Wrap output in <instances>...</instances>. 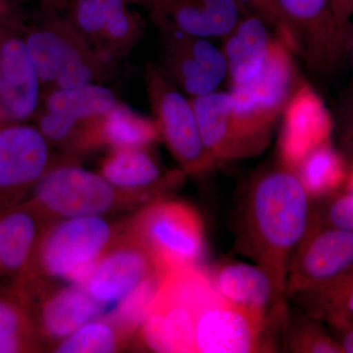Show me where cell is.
<instances>
[{
    "label": "cell",
    "mask_w": 353,
    "mask_h": 353,
    "mask_svg": "<svg viewBox=\"0 0 353 353\" xmlns=\"http://www.w3.org/2000/svg\"><path fill=\"white\" fill-rule=\"evenodd\" d=\"M301 82L294 52L275 34L261 71L248 82L231 85L232 116L252 157L269 145L276 125Z\"/></svg>",
    "instance_id": "5"
},
{
    "label": "cell",
    "mask_w": 353,
    "mask_h": 353,
    "mask_svg": "<svg viewBox=\"0 0 353 353\" xmlns=\"http://www.w3.org/2000/svg\"><path fill=\"white\" fill-rule=\"evenodd\" d=\"M282 32L279 38L313 68L333 59L341 36L331 0H276Z\"/></svg>",
    "instance_id": "16"
},
{
    "label": "cell",
    "mask_w": 353,
    "mask_h": 353,
    "mask_svg": "<svg viewBox=\"0 0 353 353\" xmlns=\"http://www.w3.org/2000/svg\"><path fill=\"white\" fill-rule=\"evenodd\" d=\"M266 21L255 14H243L225 36L222 50L231 85L248 82L263 68L276 34ZM274 32V31H273Z\"/></svg>",
    "instance_id": "25"
},
{
    "label": "cell",
    "mask_w": 353,
    "mask_h": 353,
    "mask_svg": "<svg viewBox=\"0 0 353 353\" xmlns=\"http://www.w3.org/2000/svg\"><path fill=\"white\" fill-rule=\"evenodd\" d=\"M52 223L29 201L0 209V275L22 277Z\"/></svg>",
    "instance_id": "22"
},
{
    "label": "cell",
    "mask_w": 353,
    "mask_h": 353,
    "mask_svg": "<svg viewBox=\"0 0 353 353\" xmlns=\"http://www.w3.org/2000/svg\"><path fill=\"white\" fill-rule=\"evenodd\" d=\"M161 141L153 118L145 117L119 101L111 110L80 128L66 154L74 159L101 148H150Z\"/></svg>",
    "instance_id": "19"
},
{
    "label": "cell",
    "mask_w": 353,
    "mask_h": 353,
    "mask_svg": "<svg viewBox=\"0 0 353 353\" xmlns=\"http://www.w3.org/2000/svg\"><path fill=\"white\" fill-rule=\"evenodd\" d=\"M290 350L294 352L345 353L340 343L312 321H303L296 325L290 334Z\"/></svg>",
    "instance_id": "32"
},
{
    "label": "cell",
    "mask_w": 353,
    "mask_h": 353,
    "mask_svg": "<svg viewBox=\"0 0 353 353\" xmlns=\"http://www.w3.org/2000/svg\"><path fill=\"white\" fill-rule=\"evenodd\" d=\"M122 227L103 216L55 221L44 233L31 266L15 285L28 290L55 287L58 280L85 285Z\"/></svg>",
    "instance_id": "3"
},
{
    "label": "cell",
    "mask_w": 353,
    "mask_h": 353,
    "mask_svg": "<svg viewBox=\"0 0 353 353\" xmlns=\"http://www.w3.org/2000/svg\"><path fill=\"white\" fill-rule=\"evenodd\" d=\"M246 14L252 13L266 21L277 36L282 32V20L276 0H236Z\"/></svg>",
    "instance_id": "34"
},
{
    "label": "cell",
    "mask_w": 353,
    "mask_h": 353,
    "mask_svg": "<svg viewBox=\"0 0 353 353\" xmlns=\"http://www.w3.org/2000/svg\"><path fill=\"white\" fill-rule=\"evenodd\" d=\"M294 173L311 199L331 196L343 185L347 176L343 158L329 141L309 153Z\"/></svg>",
    "instance_id": "29"
},
{
    "label": "cell",
    "mask_w": 353,
    "mask_h": 353,
    "mask_svg": "<svg viewBox=\"0 0 353 353\" xmlns=\"http://www.w3.org/2000/svg\"><path fill=\"white\" fill-rule=\"evenodd\" d=\"M166 199L148 202L124 224L145 246L161 274L199 265L205 254L201 215L185 202Z\"/></svg>",
    "instance_id": "7"
},
{
    "label": "cell",
    "mask_w": 353,
    "mask_h": 353,
    "mask_svg": "<svg viewBox=\"0 0 353 353\" xmlns=\"http://www.w3.org/2000/svg\"><path fill=\"white\" fill-rule=\"evenodd\" d=\"M310 201L296 174L283 164L260 174L246 194L239 246L270 276L283 309L290 260L314 219Z\"/></svg>",
    "instance_id": "1"
},
{
    "label": "cell",
    "mask_w": 353,
    "mask_h": 353,
    "mask_svg": "<svg viewBox=\"0 0 353 353\" xmlns=\"http://www.w3.org/2000/svg\"><path fill=\"white\" fill-rule=\"evenodd\" d=\"M334 19L341 32L353 14V0H331Z\"/></svg>",
    "instance_id": "35"
},
{
    "label": "cell",
    "mask_w": 353,
    "mask_h": 353,
    "mask_svg": "<svg viewBox=\"0 0 353 353\" xmlns=\"http://www.w3.org/2000/svg\"><path fill=\"white\" fill-rule=\"evenodd\" d=\"M353 325V324H352Z\"/></svg>",
    "instance_id": "40"
},
{
    "label": "cell",
    "mask_w": 353,
    "mask_h": 353,
    "mask_svg": "<svg viewBox=\"0 0 353 353\" xmlns=\"http://www.w3.org/2000/svg\"><path fill=\"white\" fill-rule=\"evenodd\" d=\"M279 152L284 166L296 172L309 153L328 143L331 122L319 97L301 82L282 118Z\"/></svg>",
    "instance_id": "20"
},
{
    "label": "cell",
    "mask_w": 353,
    "mask_h": 353,
    "mask_svg": "<svg viewBox=\"0 0 353 353\" xmlns=\"http://www.w3.org/2000/svg\"><path fill=\"white\" fill-rule=\"evenodd\" d=\"M30 192L29 201L53 222L120 212L170 194L166 190H134L116 187L101 174L85 170L77 162L53 167Z\"/></svg>",
    "instance_id": "4"
},
{
    "label": "cell",
    "mask_w": 353,
    "mask_h": 353,
    "mask_svg": "<svg viewBox=\"0 0 353 353\" xmlns=\"http://www.w3.org/2000/svg\"><path fill=\"white\" fill-rule=\"evenodd\" d=\"M19 14L16 11L12 0H0V19Z\"/></svg>",
    "instance_id": "38"
},
{
    "label": "cell",
    "mask_w": 353,
    "mask_h": 353,
    "mask_svg": "<svg viewBox=\"0 0 353 353\" xmlns=\"http://www.w3.org/2000/svg\"><path fill=\"white\" fill-rule=\"evenodd\" d=\"M132 340V336L108 316H99L85 323L50 350L57 353L117 352L125 350Z\"/></svg>",
    "instance_id": "30"
},
{
    "label": "cell",
    "mask_w": 353,
    "mask_h": 353,
    "mask_svg": "<svg viewBox=\"0 0 353 353\" xmlns=\"http://www.w3.org/2000/svg\"><path fill=\"white\" fill-rule=\"evenodd\" d=\"M162 274H157L121 299L117 307L108 315L125 333L134 338L145 320L159 287Z\"/></svg>",
    "instance_id": "31"
},
{
    "label": "cell",
    "mask_w": 353,
    "mask_h": 353,
    "mask_svg": "<svg viewBox=\"0 0 353 353\" xmlns=\"http://www.w3.org/2000/svg\"><path fill=\"white\" fill-rule=\"evenodd\" d=\"M157 274L161 273L150 253L123 225L118 238L97 260L85 287L108 305L120 301Z\"/></svg>",
    "instance_id": "18"
},
{
    "label": "cell",
    "mask_w": 353,
    "mask_h": 353,
    "mask_svg": "<svg viewBox=\"0 0 353 353\" xmlns=\"http://www.w3.org/2000/svg\"><path fill=\"white\" fill-rule=\"evenodd\" d=\"M159 32L158 67L189 97L211 94L229 77L224 53L210 39L179 29L164 20L152 21Z\"/></svg>",
    "instance_id": "9"
},
{
    "label": "cell",
    "mask_w": 353,
    "mask_h": 353,
    "mask_svg": "<svg viewBox=\"0 0 353 353\" xmlns=\"http://www.w3.org/2000/svg\"><path fill=\"white\" fill-rule=\"evenodd\" d=\"M130 0H70L65 15L88 41L118 60L143 41L146 22Z\"/></svg>",
    "instance_id": "14"
},
{
    "label": "cell",
    "mask_w": 353,
    "mask_h": 353,
    "mask_svg": "<svg viewBox=\"0 0 353 353\" xmlns=\"http://www.w3.org/2000/svg\"><path fill=\"white\" fill-rule=\"evenodd\" d=\"M353 267V233L312 221L288 267L285 294L314 289Z\"/></svg>",
    "instance_id": "13"
},
{
    "label": "cell",
    "mask_w": 353,
    "mask_h": 353,
    "mask_svg": "<svg viewBox=\"0 0 353 353\" xmlns=\"http://www.w3.org/2000/svg\"><path fill=\"white\" fill-rule=\"evenodd\" d=\"M334 330L339 336V338L334 339V340L340 343L343 352L345 353H353V325Z\"/></svg>",
    "instance_id": "37"
},
{
    "label": "cell",
    "mask_w": 353,
    "mask_h": 353,
    "mask_svg": "<svg viewBox=\"0 0 353 353\" xmlns=\"http://www.w3.org/2000/svg\"><path fill=\"white\" fill-rule=\"evenodd\" d=\"M99 174L122 189L171 190L182 185V170L163 173L150 148H131L110 150L102 160Z\"/></svg>",
    "instance_id": "26"
},
{
    "label": "cell",
    "mask_w": 353,
    "mask_h": 353,
    "mask_svg": "<svg viewBox=\"0 0 353 353\" xmlns=\"http://www.w3.org/2000/svg\"><path fill=\"white\" fill-rule=\"evenodd\" d=\"M29 305L19 290L0 292V353L41 352Z\"/></svg>",
    "instance_id": "28"
},
{
    "label": "cell",
    "mask_w": 353,
    "mask_h": 353,
    "mask_svg": "<svg viewBox=\"0 0 353 353\" xmlns=\"http://www.w3.org/2000/svg\"><path fill=\"white\" fill-rule=\"evenodd\" d=\"M324 216L326 225L353 233V194H333L327 202Z\"/></svg>",
    "instance_id": "33"
},
{
    "label": "cell",
    "mask_w": 353,
    "mask_h": 353,
    "mask_svg": "<svg viewBox=\"0 0 353 353\" xmlns=\"http://www.w3.org/2000/svg\"><path fill=\"white\" fill-rule=\"evenodd\" d=\"M22 36L43 90L104 85L119 72V60L88 41L65 13L44 11L39 24L23 23Z\"/></svg>",
    "instance_id": "2"
},
{
    "label": "cell",
    "mask_w": 353,
    "mask_h": 353,
    "mask_svg": "<svg viewBox=\"0 0 353 353\" xmlns=\"http://www.w3.org/2000/svg\"><path fill=\"white\" fill-rule=\"evenodd\" d=\"M196 114L204 148L216 166L252 157L232 116L233 99L230 92L190 97Z\"/></svg>",
    "instance_id": "23"
},
{
    "label": "cell",
    "mask_w": 353,
    "mask_h": 353,
    "mask_svg": "<svg viewBox=\"0 0 353 353\" xmlns=\"http://www.w3.org/2000/svg\"><path fill=\"white\" fill-rule=\"evenodd\" d=\"M311 318L333 329L353 324V267L314 289L296 294Z\"/></svg>",
    "instance_id": "27"
},
{
    "label": "cell",
    "mask_w": 353,
    "mask_h": 353,
    "mask_svg": "<svg viewBox=\"0 0 353 353\" xmlns=\"http://www.w3.org/2000/svg\"><path fill=\"white\" fill-rule=\"evenodd\" d=\"M119 101L102 83L48 88L43 90L41 105L32 121L50 145L65 154L83 125L108 112Z\"/></svg>",
    "instance_id": "12"
},
{
    "label": "cell",
    "mask_w": 353,
    "mask_h": 353,
    "mask_svg": "<svg viewBox=\"0 0 353 353\" xmlns=\"http://www.w3.org/2000/svg\"><path fill=\"white\" fill-rule=\"evenodd\" d=\"M19 14L0 19V126L34 120L43 85L22 36Z\"/></svg>",
    "instance_id": "11"
},
{
    "label": "cell",
    "mask_w": 353,
    "mask_h": 353,
    "mask_svg": "<svg viewBox=\"0 0 353 353\" xmlns=\"http://www.w3.org/2000/svg\"><path fill=\"white\" fill-rule=\"evenodd\" d=\"M77 162L58 154L34 125L0 126V209L18 203L57 165Z\"/></svg>",
    "instance_id": "10"
},
{
    "label": "cell",
    "mask_w": 353,
    "mask_h": 353,
    "mask_svg": "<svg viewBox=\"0 0 353 353\" xmlns=\"http://www.w3.org/2000/svg\"><path fill=\"white\" fill-rule=\"evenodd\" d=\"M343 185H345V192L353 194V168L350 171V173L347 174Z\"/></svg>",
    "instance_id": "39"
},
{
    "label": "cell",
    "mask_w": 353,
    "mask_h": 353,
    "mask_svg": "<svg viewBox=\"0 0 353 353\" xmlns=\"http://www.w3.org/2000/svg\"><path fill=\"white\" fill-rule=\"evenodd\" d=\"M214 289L210 274L199 265L164 272L137 332L139 345L153 352H194L197 312Z\"/></svg>",
    "instance_id": "6"
},
{
    "label": "cell",
    "mask_w": 353,
    "mask_h": 353,
    "mask_svg": "<svg viewBox=\"0 0 353 353\" xmlns=\"http://www.w3.org/2000/svg\"><path fill=\"white\" fill-rule=\"evenodd\" d=\"M209 273L218 294L230 303L265 321H269L271 307L283 314L270 276L259 265L227 263Z\"/></svg>",
    "instance_id": "24"
},
{
    "label": "cell",
    "mask_w": 353,
    "mask_h": 353,
    "mask_svg": "<svg viewBox=\"0 0 353 353\" xmlns=\"http://www.w3.org/2000/svg\"><path fill=\"white\" fill-rule=\"evenodd\" d=\"M22 2L37 3L43 8V11L50 12L65 13L69 6L70 0H17Z\"/></svg>",
    "instance_id": "36"
},
{
    "label": "cell",
    "mask_w": 353,
    "mask_h": 353,
    "mask_svg": "<svg viewBox=\"0 0 353 353\" xmlns=\"http://www.w3.org/2000/svg\"><path fill=\"white\" fill-rule=\"evenodd\" d=\"M268 324L269 321L230 303L214 290L197 312L194 352H261Z\"/></svg>",
    "instance_id": "15"
},
{
    "label": "cell",
    "mask_w": 353,
    "mask_h": 353,
    "mask_svg": "<svg viewBox=\"0 0 353 353\" xmlns=\"http://www.w3.org/2000/svg\"><path fill=\"white\" fill-rule=\"evenodd\" d=\"M41 345L50 348L85 323L102 315L106 304L95 299L85 285L51 287L24 294Z\"/></svg>",
    "instance_id": "17"
},
{
    "label": "cell",
    "mask_w": 353,
    "mask_h": 353,
    "mask_svg": "<svg viewBox=\"0 0 353 353\" xmlns=\"http://www.w3.org/2000/svg\"><path fill=\"white\" fill-rule=\"evenodd\" d=\"M150 21L164 20L206 39H223L246 14L236 0H130Z\"/></svg>",
    "instance_id": "21"
},
{
    "label": "cell",
    "mask_w": 353,
    "mask_h": 353,
    "mask_svg": "<svg viewBox=\"0 0 353 353\" xmlns=\"http://www.w3.org/2000/svg\"><path fill=\"white\" fill-rule=\"evenodd\" d=\"M145 83L153 119L161 139L187 176H203L216 168L204 148L190 97L157 64H146Z\"/></svg>",
    "instance_id": "8"
}]
</instances>
